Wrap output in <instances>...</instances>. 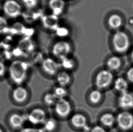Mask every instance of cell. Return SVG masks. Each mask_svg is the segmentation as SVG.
<instances>
[{"label": "cell", "instance_id": "cell-15", "mask_svg": "<svg viewBox=\"0 0 133 132\" xmlns=\"http://www.w3.org/2000/svg\"><path fill=\"white\" fill-rule=\"evenodd\" d=\"M118 104L121 108L129 109L133 108V96L127 92L121 93L118 100Z\"/></svg>", "mask_w": 133, "mask_h": 132}, {"label": "cell", "instance_id": "cell-20", "mask_svg": "<svg viewBox=\"0 0 133 132\" xmlns=\"http://www.w3.org/2000/svg\"><path fill=\"white\" fill-rule=\"evenodd\" d=\"M116 120L113 114L110 113H107L103 114L100 118V121L103 126L110 127L114 125Z\"/></svg>", "mask_w": 133, "mask_h": 132}, {"label": "cell", "instance_id": "cell-2", "mask_svg": "<svg viewBox=\"0 0 133 132\" xmlns=\"http://www.w3.org/2000/svg\"><path fill=\"white\" fill-rule=\"evenodd\" d=\"M74 49V45L70 39H57L50 47L52 55L59 61L71 56Z\"/></svg>", "mask_w": 133, "mask_h": 132}, {"label": "cell", "instance_id": "cell-4", "mask_svg": "<svg viewBox=\"0 0 133 132\" xmlns=\"http://www.w3.org/2000/svg\"><path fill=\"white\" fill-rule=\"evenodd\" d=\"M2 10L6 18L15 20L22 17L24 8L19 0H5Z\"/></svg>", "mask_w": 133, "mask_h": 132}, {"label": "cell", "instance_id": "cell-24", "mask_svg": "<svg viewBox=\"0 0 133 132\" xmlns=\"http://www.w3.org/2000/svg\"><path fill=\"white\" fill-rule=\"evenodd\" d=\"M43 125V128L42 129L45 132H52L56 128L57 123L53 119H47Z\"/></svg>", "mask_w": 133, "mask_h": 132}, {"label": "cell", "instance_id": "cell-22", "mask_svg": "<svg viewBox=\"0 0 133 132\" xmlns=\"http://www.w3.org/2000/svg\"><path fill=\"white\" fill-rule=\"evenodd\" d=\"M23 6L24 10H35L38 9L39 0H19Z\"/></svg>", "mask_w": 133, "mask_h": 132}, {"label": "cell", "instance_id": "cell-29", "mask_svg": "<svg viewBox=\"0 0 133 132\" xmlns=\"http://www.w3.org/2000/svg\"><path fill=\"white\" fill-rule=\"evenodd\" d=\"M8 67L5 63L0 60V82L3 80L7 75Z\"/></svg>", "mask_w": 133, "mask_h": 132}, {"label": "cell", "instance_id": "cell-25", "mask_svg": "<svg viewBox=\"0 0 133 132\" xmlns=\"http://www.w3.org/2000/svg\"><path fill=\"white\" fill-rule=\"evenodd\" d=\"M102 98V94L99 89L94 90L89 95V99L93 104H98Z\"/></svg>", "mask_w": 133, "mask_h": 132}, {"label": "cell", "instance_id": "cell-21", "mask_svg": "<svg viewBox=\"0 0 133 132\" xmlns=\"http://www.w3.org/2000/svg\"><path fill=\"white\" fill-rule=\"evenodd\" d=\"M59 63L61 68H62L65 71H70L74 68L76 62L73 58L70 56L60 60Z\"/></svg>", "mask_w": 133, "mask_h": 132}, {"label": "cell", "instance_id": "cell-31", "mask_svg": "<svg viewBox=\"0 0 133 132\" xmlns=\"http://www.w3.org/2000/svg\"><path fill=\"white\" fill-rule=\"evenodd\" d=\"M90 132H106V131L102 126L96 125L91 129Z\"/></svg>", "mask_w": 133, "mask_h": 132}, {"label": "cell", "instance_id": "cell-19", "mask_svg": "<svg viewBox=\"0 0 133 132\" xmlns=\"http://www.w3.org/2000/svg\"><path fill=\"white\" fill-rule=\"evenodd\" d=\"M114 88L121 94L126 92L128 88V82L124 78L119 77L115 81Z\"/></svg>", "mask_w": 133, "mask_h": 132}, {"label": "cell", "instance_id": "cell-16", "mask_svg": "<svg viewBox=\"0 0 133 132\" xmlns=\"http://www.w3.org/2000/svg\"><path fill=\"white\" fill-rule=\"evenodd\" d=\"M70 122L74 127L77 129H85L87 127V120L84 114L76 113L70 118Z\"/></svg>", "mask_w": 133, "mask_h": 132}, {"label": "cell", "instance_id": "cell-26", "mask_svg": "<svg viewBox=\"0 0 133 132\" xmlns=\"http://www.w3.org/2000/svg\"><path fill=\"white\" fill-rule=\"evenodd\" d=\"M53 93L59 100L66 98L68 94V91L65 87L59 86L54 89Z\"/></svg>", "mask_w": 133, "mask_h": 132}, {"label": "cell", "instance_id": "cell-7", "mask_svg": "<svg viewBox=\"0 0 133 132\" xmlns=\"http://www.w3.org/2000/svg\"><path fill=\"white\" fill-rule=\"evenodd\" d=\"M60 18L61 17L48 13L44 14L40 22L45 31L54 33L61 25Z\"/></svg>", "mask_w": 133, "mask_h": 132}, {"label": "cell", "instance_id": "cell-17", "mask_svg": "<svg viewBox=\"0 0 133 132\" xmlns=\"http://www.w3.org/2000/svg\"><path fill=\"white\" fill-rule=\"evenodd\" d=\"M56 80L59 86L66 87L70 82L71 77L67 71H59L56 75Z\"/></svg>", "mask_w": 133, "mask_h": 132}, {"label": "cell", "instance_id": "cell-12", "mask_svg": "<svg viewBox=\"0 0 133 132\" xmlns=\"http://www.w3.org/2000/svg\"><path fill=\"white\" fill-rule=\"evenodd\" d=\"M54 107L55 112L61 118L67 117L71 112V104L66 98L59 99Z\"/></svg>", "mask_w": 133, "mask_h": 132}, {"label": "cell", "instance_id": "cell-30", "mask_svg": "<svg viewBox=\"0 0 133 132\" xmlns=\"http://www.w3.org/2000/svg\"><path fill=\"white\" fill-rule=\"evenodd\" d=\"M19 132H45L43 129L36 128H22Z\"/></svg>", "mask_w": 133, "mask_h": 132}, {"label": "cell", "instance_id": "cell-32", "mask_svg": "<svg viewBox=\"0 0 133 132\" xmlns=\"http://www.w3.org/2000/svg\"><path fill=\"white\" fill-rule=\"evenodd\" d=\"M126 76L128 80L130 82L133 83V67L128 70Z\"/></svg>", "mask_w": 133, "mask_h": 132}, {"label": "cell", "instance_id": "cell-37", "mask_svg": "<svg viewBox=\"0 0 133 132\" xmlns=\"http://www.w3.org/2000/svg\"><path fill=\"white\" fill-rule=\"evenodd\" d=\"M0 48H1V44H0Z\"/></svg>", "mask_w": 133, "mask_h": 132}, {"label": "cell", "instance_id": "cell-36", "mask_svg": "<svg viewBox=\"0 0 133 132\" xmlns=\"http://www.w3.org/2000/svg\"><path fill=\"white\" fill-rule=\"evenodd\" d=\"M66 1H67V2H71V1H74V0H65Z\"/></svg>", "mask_w": 133, "mask_h": 132}, {"label": "cell", "instance_id": "cell-6", "mask_svg": "<svg viewBox=\"0 0 133 132\" xmlns=\"http://www.w3.org/2000/svg\"><path fill=\"white\" fill-rule=\"evenodd\" d=\"M68 3L65 0H47V8L49 13L61 17L66 11Z\"/></svg>", "mask_w": 133, "mask_h": 132}, {"label": "cell", "instance_id": "cell-9", "mask_svg": "<svg viewBox=\"0 0 133 132\" xmlns=\"http://www.w3.org/2000/svg\"><path fill=\"white\" fill-rule=\"evenodd\" d=\"M10 98L11 101L16 104H21L26 101L28 97L27 89L22 85L17 86L10 93Z\"/></svg>", "mask_w": 133, "mask_h": 132}, {"label": "cell", "instance_id": "cell-14", "mask_svg": "<svg viewBox=\"0 0 133 132\" xmlns=\"http://www.w3.org/2000/svg\"><path fill=\"white\" fill-rule=\"evenodd\" d=\"M106 23L107 26L110 30L115 32L121 30L123 25V20L121 15L117 13H112L107 18Z\"/></svg>", "mask_w": 133, "mask_h": 132}, {"label": "cell", "instance_id": "cell-23", "mask_svg": "<svg viewBox=\"0 0 133 132\" xmlns=\"http://www.w3.org/2000/svg\"><path fill=\"white\" fill-rule=\"evenodd\" d=\"M54 33L58 36V39H69L70 31L66 26L60 25Z\"/></svg>", "mask_w": 133, "mask_h": 132}, {"label": "cell", "instance_id": "cell-1", "mask_svg": "<svg viewBox=\"0 0 133 132\" xmlns=\"http://www.w3.org/2000/svg\"><path fill=\"white\" fill-rule=\"evenodd\" d=\"M30 68L29 63L23 60L15 59L11 61L7 71L10 80L16 86L22 85L26 80Z\"/></svg>", "mask_w": 133, "mask_h": 132}, {"label": "cell", "instance_id": "cell-5", "mask_svg": "<svg viewBox=\"0 0 133 132\" xmlns=\"http://www.w3.org/2000/svg\"><path fill=\"white\" fill-rule=\"evenodd\" d=\"M26 121V115L14 112L7 114L5 119V124L8 128L14 130H20L22 129Z\"/></svg>", "mask_w": 133, "mask_h": 132}, {"label": "cell", "instance_id": "cell-10", "mask_svg": "<svg viewBox=\"0 0 133 132\" xmlns=\"http://www.w3.org/2000/svg\"><path fill=\"white\" fill-rule=\"evenodd\" d=\"M46 119V113L41 108L33 109L28 114H26L27 121L33 125L43 124Z\"/></svg>", "mask_w": 133, "mask_h": 132}, {"label": "cell", "instance_id": "cell-35", "mask_svg": "<svg viewBox=\"0 0 133 132\" xmlns=\"http://www.w3.org/2000/svg\"><path fill=\"white\" fill-rule=\"evenodd\" d=\"M2 3H1V2H0V10H2Z\"/></svg>", "mask_w": 133, "mask_h": 132}, {"label": "cell", "instance_id": "cell-8", "mask_svg": "<svg viewBox=\"0 0 133 132\" xmlns=\"http://www.w3.org/2000/svg\"><path fill=\"white\" fill-rule=\"evenodd\" d=\"M113 78V75L109 70H102L95 77V85L98 89H106L111 84Z\"/></svg>", "mask_w": 133, "mask_h": 132}, {"label": "cell", "instance_id": "cell-13", "mask_svg": "<svg viewBox=\"0 0 133 132\" xmlns=\"http://www.w3.org/2000/svg\"><path fill=\"white\" fill-rule=\"evenodd\" d=\"M41 65L43 71L50 76L56 75L59 72V71L61 68L59 63L51 57L44 58Z\"/></svg>", "mask_w": 133, "mask_h": 132}, {"label": "cell", "instance_id": "cell-28", "mask_svg": "<svg viewBox=\"0 0 133 132\" xmlns=\"http://www.w3.org/2000/svg\"><path fill=\"white\" fill-rule=\"evenodd\" d=\"M58 100V99L53 92L47 93L44 97L45 103L49 106H54Z\"/></svg>", "mask_w": 133, "mask_h": 132}, {"label": "cell", "instance_id": "cell-3", "mask_svg": "<svg viewBox=\"0 0 133 132\" xmlns=\"http://www.w3.org/2000/svg\"><path fill=\"white\" fill-rule=\"evenodd\" d=\"M111 44L114 50L119 54H124L131 46V41L128 34L121 30L114 32L111 39Z\"/></svg>", "mask_w": 133, "mask_h": 132}, {"label": "cell", "instance_id": "cell-34", "mask_svg": "<svg viewBox=\"0 0 133 132\" xmlns=\"http://www.w3.org/2000/svg\"><path fill=\"white\" fill-rule=\"evenodd\" d=\"M131 57L132 61H133V49L132 50L131 53Z\"/></svg>", "mask_w": 133, "mask_h": 132}, {"label": "cell", "instance_id": "cell-18", "mask_svg": "<svg viewBox=\"0 0 133 132\" xmlns=\"http://www.w3.org/2000/svg\"><path fill=\"white\" fill-rule=\"evenodd\" d=\"M106 65L110 71H116L121 67V60L117 56H111L106 61Z\"/></svg>", "mask_w": 133, "mask_h": 132}, {"label": "cell", "instance_id": "cell-27", "mask_svg": "<svg viewBox=\"0 0 133 132\" xmlns=\"http://www.w3.org/2000/svg\"><path fill=\"white\" fill-rule=\"evenodd\" d=\"M9 26L7 18L0 15V35L4 34L9 31Z\"/></svg>", "mask_w": 133, "mask_h": 132}, {"label": "cell", "instance_id": "cell-33", "mask_svg": "<svg viewBox=\"0 0 133 132\" xmlns=\"http://www.w3.org/2000/svg\"><path fill=\"white\" fill-rule=\"evenodd\" d=\"M0 132H7L3 125L0 123Z\"/></svg>", "mask_w": 133, "mask_h": 132}, {"label": "cell", "instance_id": "cell-11", "mask_svg": "<svg viewBox=\"0 0 133 132\" xmlns=\"http://www.w3.org/2000/svg\"><path fill=\"white\" fill-rule=\"evenodd\" d=\"M116 120L119 128L123 130H128L133 128V115L129 112L119 113Z\"/></svg>", "mask_w": 133, "mask_h": 132}]
</instances>
